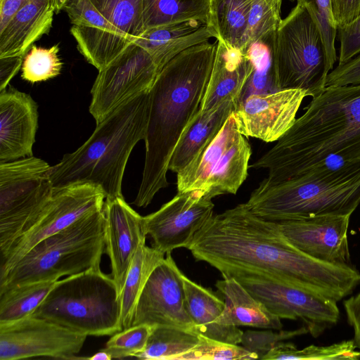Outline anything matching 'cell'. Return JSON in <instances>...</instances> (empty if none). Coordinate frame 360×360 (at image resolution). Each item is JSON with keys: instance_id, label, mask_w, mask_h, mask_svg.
<instances>
[{"instance_id": "25", "label": "cell", "mask_w": 360, "mask_h": 360, "mask_svg": "<svg viewBox=\"0 0 360 360\" xmlns=\"http://www.w3.org/2000/svg\"><path fill=\"white\" fill-rule=\"evenodd\" d=\"M238 104L227 100L207 111L198 110L185 129L171 156L169 170L176 174L210 144Z\"/></svg>"}, {"instance_id": "1", "label": "cell", "mask_w": 360, "mask_h": 360, "mask_svg": "<svg viewBox=\"0 0 360 360\" xmlns=\"http://www.w3.org/2000/svg\"><path fill=\"white\" fill-rule=\"evenodd\" d=\"M188 250L221 275L261 276L336 302L360 283V273L352 264L306 254L286 238L277 221L258 217L245 203L213 215Z\"/></svg>"}, {"instance_id": "40", "label": "cell", "mask_w": 360, "mask_h": 360, "mask_svg": "<svg viewBox=\"0 0 360 360\" xmlns=\"http://www.w3.org/2000/svg\"><path fill=\"white\" fill-rule=\"evenodd\" d=\"M337 35L340 43V65L360 53V15L351 22L338 27Z\"/></svg>"}, {"instance_id": "14", "label": "cell", "mask_w": 360, "mask_h": 360, "mask_svg": "<svg viewBox=\"0 0 360 360\" xmlns=\"http://www.w3.org/2000/svg\"><path fill=\"white\" fill-rule=\"evenodd\" d=\"M86 335L52 321L28 316L0 325V359L37 356L76 359Z\"/></svg>"}, {"instance_id": "38", "label": "cell", "mask_w": 360, "mask_h": 360, "mask_svg": "<svg viewBox=\"0 0 360 360\" xmlns=\"http://www.w3.org/2000/svg\"><path fill=\"white\" fill-rule=\"evenodd\" d=\"M294 1V0H290ZM316 21L331 65L338 60L335 41L338 27L334 20L330 0H302Z\"/></svg>"}, {"instance_id": "3", "label": "cell", "mask_w": 360, "mask_h": 360, "mask_svg": "<svg viewBox=\"0 0 360 360\" xmlns=\"http://www.w3.org/2000/svg\"><path fill=\"white\" fill-rule=\"evenodd\" d=\"M330 154L360 161V84L326 86L291 128L250 167L280 182L305 173Z\"/></svg>"}, {"instance_id": "16", "label": "cell", "mask_w": 360, "mask_h": 360, "mask_svg": "<svg viewBox=\"0 0 360 360\" xmlns=\"http://www.w3.org/2000/svg\"><path fill=\"white\" fill-rule=\"evenodd\" d=\"M212 198L201 191H178L158 210L143 217L146 236L152 247L167 254L176 248H187L196 233L213 216Z\"/></svg>"}, {"instance_id": "26", "label": "cell", "mask_w": 360, "mask_h": 360, "mask_svg": "<svg viewBox=\"0 0 360 360\" xmlns=\"http://www.w3.org/2000/svg\"><path fill=\"white\" fill-rule=\"evenodd\" d=\"M183 279L188 311L195 333L226 343H240L243 332L238 326L220 323L224 300L184 274Z\"/></svg>"}, {"instance_id": "45", "label": "cell", "mask_w": 360, "mask_h": 360, "mask_svg": "<svg viewBox=\"0 0 360 360\" xmlns=\"http://www.w3.org/2000/svg\"><path fill=\"white\" fill-rule=\"evenodd\" d=\"M30 0H0V30L13 15Z\"/></svg>"}, {"instance_id": "23", "label": "cell", "mask_w": 360, "mask_h": 360, "mask_svg": "<svg viewBox=\"0 0 360 360\" xmlns=\"http://www.w3.org/2000/svg\"><path fill=\"white\" fill-rule=\"evenodd\" d=\"M90 1L103 15L108 27L101 59L102 70L144 32L143 0Z\"/></svg>"}, {"instance_id": "47", "label": "cell", "mask_w": 360, "mask_h": 360, "mask_svg": "<svg viewBox=\"0 0 360 360\" xmlns=\"http://www.w3.org/2000/svg\"><path fill=\"white\" fill-rule=\"evenodd\" d=\"M77 0H53V5L56 13L63 11L66 7L72 4Z\"/></svg>"}, {"instance_id": "8", "label": "cell", "mask_w": 360, "mask_h": 360, "mask_svg": "<svg viewBox=\"0 0 360 360\" xmlns=\"http://www.w3.org/2000/svg\"><path fill=\"white\" fill-rule=\"evenodd\" d=\"M333 68L316 20L305 3L297 0L276 32L274 91L302 89L306 96L316 98Z\"/></svg>"}, {"instance_id": "12", "label": "cell", "mask_w": 360, "mask_h": 360, "mask_svg": "<svg viewBox=\"0 0 360 360\" xmlns=\"http://www.w3.org/2000/svg\"><path fill=\"white\" fill-rule=\"evenodd\" d=\"M105 196L90 184L54 188L53 195L37 221L0 257V275L6 273L44 238L71 225L79 218L103 209Z\"/></svg>"}, {"instance_id": "42", "label": "cell", "mask_w": 360, "mask_h": 360, "mask_svg": "<svg viewBox=\"0 0 360 360\" xmlns=\"http://www.w3.org/2000/svg\"><path fill=\"white\" fill-rule=\"evenodd\" d=\"M337 27L344 26L360 15V0H330Z\"/></svg>"}, {"instance_id": "35", "label": "cell", "mask_w": 360, "mask_h": 360, "mask_svg": "<svg viewBox=\"0 0 360 360\" xmlns=\"http://www.w3.org/2000/svg\"><path fill=\"white\" fill-rule=\"evenodd\" d=\"M282 0H252L248 16L244 51L264 34L276 30L281 18Z\"/></svg>"}, {"instance_id": "33", "label": "cell", "mask_w": 360, "mask_h": 360, "mask_svg": "<svg viewBox=\"0 0 360 360\" xmlns=\"http://www.w3.org/2000/svg\"><path fill=\"white\" fill-rule=\"evenodd\" d=\"M353 340L326 346L311 345L302 349L292 343L281 342L261 359L266 360H357L360 351Z\"/></svg>"}, {"instance_id": "32", "label": "cell", "mask_w": 360, "mask_h": 360, "mask_svg": "<svg viewBox=\"0 0 360 360\" xmlns=\"http://www.w3.org/2000/svg\"><path fill=\"white\" fill-rule=\"evenodd\" d=\"M193 331L169 326H154L144 350L135 356L147 360H176L199 342Z\"/></svg>"}, {"instance_id": "11", "label": "cell", "mask_w": 360, "mask_h": 360, "mask_svg": "<svg viewBox=\"0 0 360 360\" xmlns=\"http://www.w3.org/2000/svg\"><path fill=\"white\" fill-rule=\"evenodd\" d=\"M159 70L149 53L131 43L98 71L91 90L89 112L96 123L133 98L151 89Z\"/></svg>"}, {"instance_id": "5", "label": "cell", "mask_w": 360, "mask_h": 360, "mask_svg": "<svg viewBox=\"0 0 360 360\" xmlns=\"http://www.w3.org/2000/svg\"><path fill=\"white\" fill-rule=\"evenodd\" d=\"M273 221L323 214H350L360 204V162L330 154L305 173L280 182L265 179L245 202Z\"/></svg>"}, {"instance_id": "36", "label": "cell", "mask_w": 360, "mask_h": 360, "mask_svg": "<svg viewBox=\"0 0 360 360\" xmlns=\"http://www.w3.org/2000/svg\"><path fill=\"white\" fill-rule=\"evenodd\" d=\"M259 359L257 353L238 345L226 343L199 335L198 343L176 360H252Z\"/></svg>"}, {"instance_id": "30", "label": "cell", "mask_w": 360, "mask_h": 360, "mask_svg": "<svg viewBox=\"0 0 360 360\" xmlns=\"http://www.w3.org/2000/svg\"><path fill=\"white\" fill-rule=\"evenodd\" d=\"M210 0H143L144 30L190 20L208 22Z\"/></svg>"}, {"instance_id": "37", "label": "cell", "mask_w": 360, "mask_h": 360, "mask_svg": "<svg viewBox=\"0 0 360 360\" xmlns=\"http://www.w3.org/2000/svg\"><path fill=\"white\" fill-rule=\"evenodd\" d=\"M153 327L139 324L117 332L108 340L103 349L112 359L135 357L146 348Z\"/></svg>"}, {"instance_id": "28", "label": "cell", "mask_w": 360, "mask_h": 360, "mask_svg": "<svg viewBox=\"0 0 360 360\" xmlns=\"http://www.w3.org/2000/svg\"><path fill=\"white\" fill-rule=\"evenodd\" d=\"M252 0H210L208 25L216 39L244 51Z\"/></svg>"}, {"instance_id": "6", "label": "cell", "mask_w": 360, "mask_h": 360, "mask_svg": "<svg viewBox=\"0 0 360 360\" xmlns=\"http://www.w3.org/2000/svg\"><path fill=\"white\" fill-rule=\"evenodd\" d=\"M105 236L103 209L83 216L41 240L0 275V291L37 281H58L100 266Z\"/></svg>"}, {"instance_id": "34", "label": "cell", "mask_w": 360, "mask_h": 360, "mask_svg": "<svg viewBox=\"0 0 360 360\" xmlns=\"http://www.w3.org/2000/svg\"><path fill=\"white\" fill-rule=\"evenodd\" d=\"M58 52V44L50 48L32 45L23 58L22 78L30 83H37L57 77L63 66Z\"/></svg>"}, {"instance_id": "9", "label": "cell", "mask_w": 360, "mask_h": 360, "mask_svg": "<svg viewBox=\"0 0 360 360\" xmlns=\"http://www.w3.org/2000/svg\"><path fill=\"white\" fill-rule=\"evenodd\" d=\"M51 167L34 156L0 162V257L32 226L51 200Z\"/></svg>"}, {"instance_id": "27", "label": "cell", "mask_w": 360, "mask_h": 360, "mask_svg": "<svg viewBox=\"0 0 360 360\" xmlns=\"http://www.w3.org/2000/svg\"><path fill=\"white\" fill-rule=\"evenodd\" d=\"M222 276L223 279L216 283L225 304L221 324L274 330L282 328L281 319L271 313L239 281L232 276Z\"/></svg>"}, {"instance_id": "7", "label": "cell", "mask_w": 360, "mask_h": 360, "mask_svg": "<svg viewBox=\"0 0 360 360\" xmlns=\"http://www.w3.org/2000/svg\"><path fill=\"white\" fill-rule=\"evenodd\" d=\"M31 316L86 336L112 335L122 330L117 284L100 266L58 280Z\"/></svg>"}, {"instance_id": "46", "label": "cell", "mask_w": 360, "mask_h": 360, "mask_svg": "<svg viewBox=\"0 0 360 360\" xmlns=\"http://www.w3.org/2000/svg\"><path fill=\"white\" fill-rule=\"evenodd\" d=\"M76 359H88V360H110L112 359L111 356L105 352L104 349L96 352L91 356L89 357H77Z\"/></svg>"}, {"instance_id": "41", "label": "cell", "mask_w": 360, "mask_h": 360, "mask_svg": "<svg viewBox=\"0 0 360 360\" xmlns=\"http://www.w3.org/2000/svg\"><path fill=\"white\" fill-rule=\"evenodd\" d=\"M360 84V53L347 62L338 65L327 77L326 86Z\"/></svg>"}, {"instance_id": "43", "label": "cell", "mask_w": 360, "mask_h": 360, "mask_svg": "<svg viewBox=\"0 0 360 360\" xmlns=\"http://www.w3.org/2000/svg\"><path fill=\"white\" fill-rule=\"evenodd\" d=\"M343 304L347 321L353 329V340L360 349V292L345 300Z\"/></svg>"}, {"instance_id": "21", "label": "cell", "mask_w": 360, "mask_h": 360, "mask_svg": "<svg viewBox=\"0 0 360 360\" xmlns=\"http://www.w3.org/2000/svg\"><path fill=\"white\" fill-rule=\"evenodd\" d=\"M252 70V62L245 51L217 39L213 66L199 110H210L227 100L239 105Z\"/></svg>"}, {"instance_id": "19", "label": "cell", "mask_w": 360, "mask_h": 360, "mask_svg": "<svg viewBox=\"0 0 360 360\" xmlns=\"http://www.w3.org/2000/svg\"><path fill=\"white\" fill-rule=\"evenodd\" d=\"M105 250L110 258L111 276L120 295L139 245L146 242L143 217L124 200V197L105 199Z\"/></svg>"}, {"instance_id": "10", "label": "cell", "mask_w": 360, "mask_h": 360, "mask_svg": "<svg viewBox=\"0 0 360 360\" xmlns=\"http://www.w3.org/2000/svg\"><path fill=\"white\" fill-rule=\"evenodd\" d=\"M251 155V146L232 114L213 141L177 173V190L201 191L212 199L236 194L248 176Z\"/></svg>"}, {"instance_id": "24", "label": "cell", "mask_w": 360, "mask_h": 360, "mask_svg": "<svg viewBox=\"0 0 360 360\" xmlns=\"http://www.w3.org/2000/svg\"><path fill=\"white\" fill-rule=\"evenodd\" d=\"M56 13L53 0H30L0 30V58L22 56L50 31Z\"/></svg>"}, {"instance_id": "17", "label": "cell", "mask_w": 360, "mask_h": 360, "mask_svg": "<svg viewBox=\"0 0 360 360\" xmlns=\"http://www.w3.org/2000/svg\"><path fill=\"white\" fill-rule=\"evenodd\" d=\"M305 97V91L297 89L253 93L233 112L237 129L245 137L277 141L295 123Z\"/></svg>"}, {"instance_id": "13", "label": "cell", "mask_w": 360, "mask_h": 360, "mask_svg": "<svg viewBox=\"0 0 360 360\" xmlns=\"http://www.w3.org/2000/svg\"><path fill=\"white\" fill-rule=\"evenodd\" d=\"M233 277L280 319L301 321L314 338L340 319L338 302L333 300L261 276Z\"/></svg>"}, {"instance_id": "20", "label": "cell", "mask_w": 360, "mask_h": 360, "mask_svg": "<svg viewBox=\"0 0 360 360\" xmlns=\"http://www.w3.org/2000/svg\"><path fill=\"white\" fill-rule=\"evenodd\" d=\"M38 117L30 95L14 89L0 92V162L32 156Z\"/></svg>"}, {"instance_id": "2", "label": "cell", "mask_w": 360, "mask_h": 360, "mask_svg": "<svg viewBox=\"0 0 360 360\" xmlns=\"http://www.w3.org/2000/svg\"><path fill=\"white\" fill-rule=\"evenodd\" d=\"M217 48V39L193 46L176 55L158 72L150 91L142 179L134 201L147 207L168 186L172 153L200 108Z\"/></svg>"}, {"instance_id": "18", "label": "cell", "mask_w": 360, "mask_h": 360, "mask_svg": "<svg viewBox=\"0 0 360 360\" xmlns=\"http://www.w3.org/2000/svg\"><path fill=\"white\" fill-rule=\"evenodd\" d=\"M350 214H323L277 221L296 248L320 260L351 264L348 241Z\"/></svg>"}, {"instance_id": "22", "label": "cell", "mask_w": 360, "mask_h": 360, "mask_svg": "<svg viewBox=\"0 0 360 360\" xmlns=\"http://www.w3.org/2000/svg\"><path fill=\"white\" fill-rule=\"evenodd\" d=\"M212 37L216 34L207 22L190 20L146 30L134 42L149 53L160 71L179 53Z\"/></svg>"}, {"instance_id": "31", "label": "cell", "mask_w": 360, "mask_h": 360, "mask_svg": "<svg viewBox=\"0 0 360 360\" xmlns=\"http://www.w3.org/2000/svg\"><path fill=\"white\" fill-rule=\"evenodd\" d=\"M56 281H37L0 291V325L11 323L31 315Z\"/></svg>"}, {"instance_id": "39", "label": "cell", "mask_w": 360, "mask_h": 360, "mask_svg": "<svg viewBox=\"0 0 360 360\" xmlns=\"http://www.w3.org/2000/svg\"><path fill=\"white\" fill-rule=\"evenodd\" d=\"M308 333L305 327L290 330L272 333L271 331H247L243 333L241 342L247 349L257 353L261 359L271 349L284 340Z\"/></svg>"}, {"instance_id": "15", "label": "cell", "mask_w": 360, "mask_h": 360, "mask_svg": "<svg viewBox=\"0 0 360 360\" xmlns=\"http://www.w3.org/2000/svg\"><path fill=\"white\" fill-rule=\"evenodd\" d=\"M184 274L171 253L153 269L137 301L131 326L148 324L195 331L188 314Z\"/></svg>"}, {"instance_id": "29", "label": "cell", "mask_w": 360, "mask_h": 360, "mask_svg": "<svg viewBox=\"0 0 360 360\" xmlns=\"http://www.w3.org/2000/svg\"><path fill=\"white\" fill-rule=\"evenodd\" d=\"M165 254L142 243L129 268L120 295L122 330L131 326L132 318L139 297L155 266Z\"/></svg>"}, {"instance_id": "44", "label": "cell", "mask_w": 360, "mask_h": 360, "mask_svg": "<svg viewBox=\"0 0 360 360\" xmlns=\"http://www.w3.org/2000/svg\"><path fill=\"white\" fill-rule=\"evenodd\" d=\"M22 56L0 58V92L6 89L11 79L22 65Z\"/></svg>"}, {"instance_id": "4", "label": "cell", "mask_w": 360, "mask_h": 360, "mask_svg": "<svg viewBox=\"0 0 360 360\" xmlns=\"http://www.w3.org/2000/svg\"><path fill=\"white\" fill-rule=\"evenodd\" d=\"M150 91L112 111L96 124L91 136L80 147L65 154L58 164L51 167L54 188L90 184L98 186L105 199L123 197L122 183L127 161L136 143L146 137Z\"/></svg>"}]
</instances>
